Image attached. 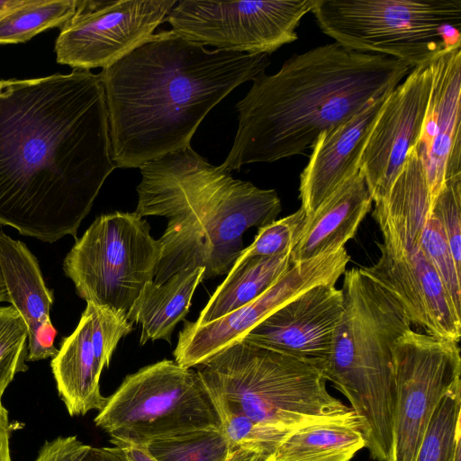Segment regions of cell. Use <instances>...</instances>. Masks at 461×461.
<instances>
[{
    "mask_svg": "<svg viewBox=\"0 0 461 461\" xmlns=\"http://www.w3.org/2000/svg\"><path fill=\"white\" fill-rule=\"evenodd\" d=\"M115 167L99 74L0 80L1 225L43 242L77 240Z\"/></svg>",
    "mask_w": 461,
    "mask_h": 461,
    "instance_id": "obj_1",
    "label": "cell"
},
{
    "mask_svg": "<svg viewBox=\"0 0 461 461\" xmlns=\"http://www.w3.org/2000/svg\"><path fill=\"white\" fill-rule=\"evenodd\" d=\"M266 53L249 54L153 33L100 75L116 167H140L190 146L208 113L265 72Z\"/></svg>",
    "mask_w": 461,
    "mask_h": 461,
    "instance_id": "obj_2",
    "label": "cell"
},
{
    "mask_svg": "<svg viewBox=\"0 0 461 461\" xmlns=\"http://www.w3.org/2000/svg\"><path fill=\"white\" fill-rule=\"evenodd\" d=\"M411 69L337 42L294 54L276 73L255 77L237 103L238 130L221 166L232 171L303 154L322 132L393 89Z\"/></svg>",
    "mask_w": 461,
    "mask_h": 461,
    "instance_id": "obj_3",
    "label": "cell"
},
{
    "mask_svg": "<svg viewBox=\"0 0 461 461\" xmlns=\"http://www.w3.org/2000/svg\"><path fill=\"white\" fill-rule=\"evenodd\" d=\"M140 169L134 212L167 219L155 284L198 267H204L203 280L228 274L244 249V232L273 222L282 211L276 190L232 177L191 146Z\"/></svg>",
    "mask_w": 461,
    "mask_h": 461,
    "instance_id": "obj_4",
    "label": "cell"
},
{
    "mask_svg": "<svg viewBox=\"0 0 461 461\" xmlns=\"http://www.w3.org/2000/svg\"><path fill=\"white\" fill-rule=\"evenodd\" d=\"M343 275V312L322 372L349 401L370 457L388 461L394 404L393 347L411 323L397 298L361 267Z\"/></svg>",
    "mask_w": 461,
    "mask_h": 461,
    "instance_id": "obj_5",
    "label": "cell"
},
{
    "mask_svg": "<svg viewBox=\"0 0 461 461\" xmlns=\"http://www.w3.org/2000/svg\"><path fill=\"white\" fill-rule=\"evenodd\" d=\"M432 200L423 165L411 152L389 192L374 201L383 243L378 260L361 269L397 298L411 324L458 343L461 314L421 245Z\"/></svg>",
    "mask_w": 461,
    "mask_h": 461,
    "instance_id": "obj_6",
    "label": "cell"
},
{
    "mask_svg": "<svg viewBox=\"0 0 461 461\" xmlns=\"http://www.w3.org/2000/svg\"><path fill=\"white\" fill-rule=\"evenodd\" d=\"M212 395L257 423L294 431L349 412L312 363L238 339L196 366Z\"/></svg>",
    "mask_w": 461,
    "mask_h": 461,
    "instance_id": "obj_7",
    "label": "cell"
},
{
    "mask_svg": "<svg viewBox=\"0 0 461 461\" xmlns=\"http://www.w3.org/2000/svg\"><path fill=\"white\" fill-rule=\"evenodd\" d=\"M312 13L334 42L411 68L461 49V0H317Z\"/></svg>",
    "mask_w": 461,
    "mask_h": 461,
    "instance_id": "obj_8",
    "label": "cell"
},
{
    "mask_svg": "<svg viewBox=\"0 0 461 461\" xmlns=\"http://www.w3.org/2000/svg\"><path fill=\"white\" fill-rule=\"evenodd\" d=\"M111 442L146 446L203 429H221L196 371L162 360L126 376L95 418Z\"/></svg>",
    "mask_w": 461,
    "mask_h": 461,
    "instance_id": "obj_9",
    "label": "cell"
},
{
    "mask_svg": "<svg viewBox=\"0 0 461 461\" xmlns=\"http://www.w3.org/2000/svg\"><path fill=\"white\" fill-rule=\"evenodd\" d=\"M160 255L147 221L115 212L97 217L76 240L63 270L86 303L127 317L143 287L153 282Z\"/></svg>",
    "mask_w": 461,
    "mask_h": 461,
    "instance_id": "obj_10",
    "label": "cell"
},
{
    "mask_svg": "<svg viewBox=\"0 0 461 461\" xmlns=\"http://www.w3.org/2000/svg\"><path fill=\"white\" fill-rule=\"evenodd\" d=\"M394 404L388 461H414L440 399L461 386L458 343L410 329L393 347Z\"/></svg>",
    "mask_w": 461,
    "mask_h": 461,
    "instance_id": "obj_11",
    "label": "cell"
},
{
    "mask_svg": "<svg viewBox=\"0 0 461 461\" xmlns=\"http://www.w3.org/2000/svg\"><path fill=\"white\" fill-rule=\"evenodd\" d=\"M316 2L183 0L165 21L174 32L204 47L269 55L298 39L296 29Z\"/></svg>",
    "mask_w": 461,
    "mask_h": 461,
    "instance_id": "obj_12",
    "label": "cell"
},
{
    "mask_svg": "<svg viewBox=\"0 0 461 461\" xmlns=\"http://www.w3.org/2000/svg\"><path fill=\"white\" fill-rule=\"evenodd\" d=\"M176 3L79 0L56 40L57 62L80 70L108 68L149 38Z\"/></svg>",
    "mask_w": 461,
    "mask_h": 461,
    "instance_id": "obj_13",
    "label": "cell"
},
{
    "mask_svg": "<svg viewBox=\"0 0 461 461\" xmlns=\"http://www.w3.org/2000/svg\"><path fill=\"white\" fill-rule=\"evenodd\" d=\"M132 330L125 315L86 303L76 330L62 339L50 362L59 396L71 417L104 408L108 397L100 392L101 373Z\"/></svg>",
    "mask_w": 461,
    "mask_h": 461,
    "instance_id": "obj_14",
    "label": "cell"
},
{
    "mask_svg": "<svg viewBox=\"0 0 461 461\" xmlns=\"http://www.w3.org/2000/svg\"><path fill=\"white\" fill-rule=\"evenodd\" d=\"M432 77L431 64L415 67L385 100L359 162L373 202L389 192L419 142Z\"/></svg>",
    "mask_w": 461,
    "mask_h": 461,
    "instance_id": "obj_15",
    "label": "cell"
},
{
    "mask_svg": "<svg viewBox=\"0 0 461 461\" xmlns=\"http://www.w3.org/2000/svg\"><path fill=\"white\" fill-rule=\"evenodd\" d=\"M339 265L330 254L293 264L267 291L254 301L203 325L185 321L173 352L183 367L196 366L212 355L242 339L266 317L296 296L319 285H336Z\"/></svg>",
    "mask_w": 461,
    "mask_h": 461,
    "instance_id": "obj_16",
    "label": "cell"
},
{
    "mask_svg": "<svg viewBox=\"0 0 461 461\" xmlns=\"http://www.w3.org/2000/svg\"><path fill=\"white\" fill-rule=\"evenodd\" d=\"M342 312L341 289L331 284L319 285L269 314L242 339L308 361L322 370Z\"/></svg>",
    "mask_w": 461,
    "mask_h": 461,
    "instance_id": "obj_17",
    "label": "cell"
},
{
    "mask_svg": "<svg viewBox=\"0 0 461 461\" xmlns=\"http://www.w3.org/2000/svg\"><path fill=\"white\" fill-rule=\"evenodd\" d=\"M430 96L416 150L432 198L461 175V49L431 63Z\"/></svg>",
    "mask_w": 461,
    "mask_h": 461,
    "instance_id": "obj_18",
    "label": "cell"
},
{
    "mask_svg": "<svg viewBox=\"0 0 461 461\" xmlns=\"http://www.w3.org/2000/svg\"><path fill=\"white\" fill-rule=\"evenodd\" d=\"M391 91L372 100L349 119L318 137L300 175L299 199L306 218L359 171L362 153Z\"/></svg>",
    "mask_w": 461,
    "mask_h": 461,
    "instance_id": "obj_19",
    "label": "cell"
},
{
    "mask_svg": "<svg viewBox=\"0 0 461 461\" xmlns=\"http://www.w3.org/2000/svg\"><path fill=\"white\" fill-rule=\"evenodd\" d=\"M0 267L8 303L20 313L28 330L26 361L54 357L57 330L50 310L53 294L47 287L38 260L27 246L0 230Z\"/></svg>",
    "mask_w": 461,
    "mask_h": 461,
    "instance_id": "obj_20",
    "label": "cell"
},
{
    "mask_svg": "<svg viewBox=\"0 0 461 461\" xmlns=\"http://www.w3.org/2000/svg\"><path fill=\"white\" fill-rule=\"evenodd\" d=\"M373 199L358 171L305 218L301 237L291 252L292 264L345 248L372 206Z\"/></svg>",
    "mask_w": 461,
    "mask_h": 461,
    "instance_id": "obj_21",
    "label": "cell"
},
{
    "mask_svg": "<svg viewBox=\"0 0 461 461\" xmlns=\"http://www.w3.org/2000/svg\"><path fill=\"white\" fill-rule=\"evenodd\" d=\"M203 275V267L186 268L162 284L150 282L143 287L127 315L129 321L140 325V346L148 340L171 341L175 327L189 312Z\"/></svg>",
    "mask_w": 461,
    "mask_h": 461,
    "instance_id": "obj_22",
    "label": "cell"
},
{
    "mask_svg": "<svg viewBox=\"0 0 461 461\" xmlns=\"http://www.w3.org/2000/svg\"><path fill=\"white\" fill-rule=\"evenodd\" d=\"M364 447L360 423L351 410L292 432L267 461H350Z\"/></svg>",
    "mask_w": 461,
    "mask_h": 461,
    "instance_id": "obj_23",
    "label": "cell"
},
{
    "mask_svg": "<svg viewBox=\"0 0 461 461\" xmlns=\"http://www.w3.org/2000/svg\"><path fill=\"white\" fill-rule=\"evenodd\" d=\"M292 265L291 252L272 257L238 258L194 323L207 324L254 301L274 285Z\"/></svg>",
    "mask_w": 461,
    "mask_h": 461,
    "instance_id": "obj_24",
    "label": "cell"
},
{
    "mask_svg": "<svg viewBox=\"0 0 461 461\" xmlns=\"http://www.w3.org/2000/svg\"><path fill=\"white\" fill-rule=\"evenodd\" d=\"M79 0H29L0 20V44L23 43L36 34L62 27L77 10Z\"/></svg>",
    "mask_w": 461,
    "mask_h": 461,
    "instance_id": "obj_25",
    "label": "cell"
},
{
    "mask_svg": "<svg viewBox=\"0 0 461 461\" xmlns=\"http://www.w3.org/2000/svg\"><path fill=\"white\" fill-rule=\"evenodd\" d=\"M461 386L446 393L436 406L414 461H453L461 437Z\"/></svg>",
    "mask_w": 461,
    "mask_h": 461,
    "instance_id": "obj_26",
    "label": "cell"
},
{
    "mask_svg": "<svg viewBox=\"0 0 461 461\" xmlns=\"http://www.w3.org/2000/svg\"><path fill=\"white\" fill-rule=\"evenodd\" d=\"M157 461H227L230 452L221 429H203L144 446Z\"/></svg>",
    "mask_w": 461,
    "mask_h": 461,
    "instance_id": "obj_27",
    "label": "cell"
},
{
    "mask_svg": "<svg viewBox=\"0 0 461 461\" xmlns=\"http://www.w3.org/2000/svg\"><path fill=\"white\" fill-rule=\"evenodd\" d=\"M211 396L214 401L221 429L230 449L248 448L269 456L283 440L294 432L257 423L243 413L233 410L221 398L212 394Z\"/></svg>",
    "mask_w": 461,
    "mask_h": 461,
    "instance_id": "obj_28",
    "label": "cell"
},
{
    "mask_svg": "<svg viewBox=\"0 0 461 461\" xmlns=\"http://www.w3.org/2000/svg\"><path fill=\"white\" fill-rule=\"evenodd\" d=\"M28 330L13 306H0V402L14 376L28 370Z\"/></svg>",
    "mask_w": 461,
    "mask_h": 461,
    "instance_id": "obj_29",
    "label": "cell"
},
{
    "mask_svg": "<svg viewBox=\"0 0 461 461\" xmlns=\"http://www.w3.org/2000/svg\"><path fill=\"white\" fill-rule=\"evenodd\" d=\"M421 245L456 311L461 313V271L456 267L445 232L431 208L421 230Z\"/></svg>",
    "mask_w": 461,
    "mask_h": 461,
    "instance_id": "obj_30",
    "label": "cell"
},
{
    "mask_svg": "<svg viewBox=\"0 0 461 461\" xmlns=\"http://www.w3.org/2000/svg\"><path fill=\"white\" fill-rule=\"evenodd\" d=\"M305 218V212L300 207L292 214L260 227L253 242L239 258L272 257L292 252L301 237Z\"/></svg>",
    "mask_w": 461,
    "mask_h": 461,
    "instance_id": "obj_31",
    "label": "cell"
},
{
    "mask_svg": "<svg viewBox=\"0 0 461 461\" xmlns=\"http://www.w3.org/2000/svg\"><path fill=\"white\" fill-rule=\"evenodd\" d=\"M431 212L441 224L456 267L461 271V175L444 183L432 200Z\"/></svg>",
    "mask_w": 461,
    "mask_h": 461,
    "instance_id": "obj_32",
    "label": "cell"
},
{
    "mask_svg": "<svg viewBox=\"0 0 461 461\" xmlns=\"http://www.w3.org/2000/svg\"><path fill=\"white\" fill-rule=\"evenodd\" d=\"M90 447L77 436L58 437L44 442L34 461H81Z\"/></svg>",
    "mask_w": 461,
    "mask_h": 461,
    "instance_id": "obj_33",
    "label": "cell"
},
{
    "mask_svg": "<svg viewBox=\"0 0 461 461\" xmlns=\"http://www.w3.org/2000/svg\"><path fill=\"white\" fill-rule=\"evenodd\" d=\"M81 461H130L120 447H90Z\"/></svg>",
    "mask_w": 461,
    "mask_h": 461,
    "instance_id": "obj_34",
    "label": "cell"
},
{
    "mask_svg": "<svg viewBox=\"0 0 461 461\" xmlns=\"http://www.w3.org/2000/svg\"><path fill=\"white\" fill-rule=\"evenodd\" d=\"M13 429L8 411L0 402V461H13L10 451V438Z\"/></svg>",
    "mask_w": 461,
    "mask_h": 461,
    "instance_id": "obj_35",
    "label": "cell"
},
{
    "mask_svg": "<svg viewBox=\"0 0 461 461\" xmlns=\"http://www.w3.org/2000/svg\"><path fill=\"white\" fill-rule=\"evenodd\" d=\"M267 456L248 448L231 449L227 461H267Z\"/></svg>",
    "mask_w": 461,
    "mask_h": 461,
    "instance_id": "obj_36",
    "label": "cell"
},
{
    "mask_svg": "<svg viewBox=\"0 0 461 461\" xmlns=\"http://www.w3.org/2000/svg\"><path fill=\"white\" fill-rule=\"evenodd\" d=\"M114 446L122 447L130 461H157L144 446H132L117 443Z\"/></svg>",
    "mask_w": 461,
    "mask_h": 461,
    "instance_id": "obj_37",
    "label": "cell"
},
{
    "mask_svg": "<svg viewBox=\"0 0 461 461\" xmlns=\"http://www.w3.org/2000/svg\"><path fill=\"white\" fill-rule=\"evenodd\" d=\"M29 0H0V20L13 10L26 5Z\"/></svg>",
    "mask_w": 461,
    "mask_h": 461,
    "instance_id": "obj_38",
    "label": "cell"
},
{
    "mask_svg": "<svg viewBox=\"0 0 461 461\" xmlns=\"http://www.w3.org/2000/svg\"><path fill=\"white\" fill-rule=\"evenodd\" d=\"M8 302V295L0 267V303Z\"/></svg>",
    "mask_w": 461,
    "mask_h": 461,
    "instance_id": "obj_39",
    "label": "cell"
},
{
    "mask_svg": "<svg viewBox=\"0 0 461 461\" xmlns=\"http://www.w3.org/2000/svg\"><path fill=\"white\" fill-rule=\"evenodd\" d=\"M453 461H461V437L456 441Z\"/></svg>",
    "mask_w": 461,
    "mask_h": 461,
    "instance_id": "obj_40",
    "label": "cell"
}]
</instances>
